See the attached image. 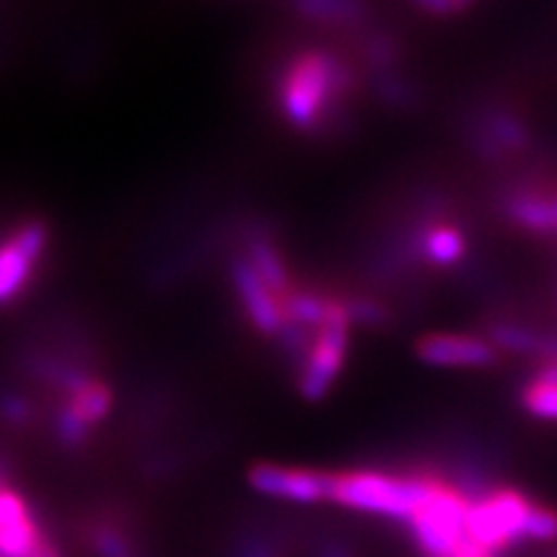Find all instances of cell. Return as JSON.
I'll list each match as a JSON object with an SVG mask.
<instances>
[{
	"mask_svg": "<svg viewBox=\"0 0 557 557\" xmlns=\"http://www.w3.org/2000/svg\"><path fill=\"white\" fill-rule=\"evenodd\" d=\"M351 88V70L325 50H305L292 58L278 81V109L297 129L323 124L325 114Z\"/></svg>",
	"mask_w": 557,
	"mask_h": 557,
	"instance_id": "cell-1",
	"label": "cell"
},
{
	"mask_svg": "<svg viewBox=\"0 0 557 557\" xmlns=\"http://www.w3.org/2000/svg\"><path fill=\"white\" fill-rule=\"evenodd\" d=\"M442 480L426 475L398 478L377 470L333 472V504L354 511L408 521L429 504Z\"/></svg>",
	"mask_w": 557,
	"mask_h": 557,
	"instance_id": "cell-2",
	"label": "cell"
},
{
	"mask_svg": "<svg viewBox=\"0 0 557 557\" xmlns=\"http://www.w3.org/2000/svg\"><path fill=\"white\" fill-rule=\"evenodd\" d=\"M348 344H351V320L344 299H333L329 320L312 333V341L299 361L297 389L305 400H320L331 393L333 382L344 372Z\"/></svg>",
	"mask_w": 557,
	"mask_h": 557,
	"instance_id": "cell-3",
	"label": "cell"
},
{
	"mask_svg": "<svg viewBox=\"0 0 557 557\" xmlns=\"http://www.w3.org/2000/svg\"><path fill=\"white\" fill-rule=\"evenodd\" d=\"M470 500L462 491L447 483L438 485V491L421 511L410 519L416 545L426 557H451L459 540L468 532Z\"/></svg>",
	"mask_w": 557,
	"mask_h": 557,
	"instance_id": "cell-4",
	"label": "cell"
},
{
	"mask_svg": "<svg viewBox=\"0 0 557 557\" xmlns=\"http://www.w3.org/2000/svg\"><path fill=\"white\" fill-rule=\"evenodd\" d=\"M534 504L517 491H493L475 500L468 513V534L493 553L521 542Z\"/></svg>",
	"mask_w": 557,
	"mask_h": 557,
	"instance_id": "cell-5",
	"label": "cell"
},
{
	"mask_svg": "<svg viewBox=\"0 0 557 557\" xmlns=\"http://www.w3.org/2000/svg\"><path fill=\"white\" fill-rule=\"evenodd\" d=\"M50 230L45 222L29 220L0 240V305L11 302L26 289L29 278L41 261Z\"/></svg>",
	"mask_w": 557,
	"mask_h": 557,
	"instance_id": "cell-6",
	"label": "cell"
},
{
	"mask_svg": "<svg viewBox=\"0 0 557 557\" xmlns=\"http://www.w3.org/2000/svg\"><path fill=\"white\" fill-rule=\"evenodd\" d=\"M248 483L263 496L292 500V504H320L331 500L333 472L259 462L248 470Z\"/></svg>",
	"mask_w": 557,
	"mask_h": 557,
	"instance_id": "cell-7",
	"label": "cell"
},
{
	"mask_svg": "<svg viewBox=\"0 0 557 557\" xmlns=\"http://www.w3.org/2000/svg\"><path fill=\"white\" fill-rule=\"evenodd\" d=\"M230 278H233L235 297H238L248 323L263 336H282L287 329L284 315V299L263 282L259 271L250 267L246 256L230 263Z\"/></svg>",
	"mask_w": 557,
	"mask_h": 557,
	"instance_id": "cell-8",
	"label": "cell"
},
{
	"mask_svg": "<svg viewBox=\"0 0 557 557\" xmlns=\"http://www.w3.org/2000/svg\"><path fill=\"white\" fill-rule=\"evenodd\" d=\"M416 354L431 367H493L498 361V348L491 341L459 333H429L418 338Z\"/></svg>",
	"mask_w": 557,
	"mask_h": 557,
	"instance_id": "cell-9",
	"label": "cell"
},
{
	"mask_svg": "<svg viewBox=\"0 0 557 557\" xmlns=\"http://www.w3.org/2000/svg\"><path fill=\"white\" fill-rule=\"evenodd\" d=\"M45 542L29 504L11 487H0V557H32Z\"/></svg>",
	"mask_w": 557,
	"mask_h": 557,
	"instance_id": "cell-10",
	"label": "cell"
},
{
	"mask_svg": "<svg viewBox=\"0 0 557 557\" xmlns=\"http://www.w3.org/2000/svg\"><path fill=\"white\" fill-rule=\"evenodd\" d=\"M557 197H545V194L519 191L506 201L508 218L517 222L519 227L532 230V233L555 235L557 233Z\"/></svg>",
	"mask_w": 557,
	"mask_h": 557,
	"instance_id": "cell-11",
	"label": "cell"
},
{
	"mask_svg": "<svg viewBox=\"0 0 557 557\" xmlns=\"http://www.w3.org/2000/svg\"><path fill=\"white\" fill-rule=\"evenodd\" d=\"M246 259L250 267L259 271L263 282H267L278 297L287 299L292 292H295V287H292L289 271L284 267L282 253H278L276 246L267 238V235L263 233L250 235L246 240Z\"/></svg>",
	"mask_w": 557,
	"mask_h": 557,
	"instance_id": "cell-12",
	"label": "cell"
},
{
	"mask_svg": "<svg viewBox=\"0 0 557 557\" xmlns=\"http://www.w3.org/2000/svg\"><path fill=\"white\" fill-rule=\"evenodd\" d=\"M465 248L468 246H465L462 233L451 225H442V222L429 225L421 235H418V250H421V256L431 263V267L438 269L455 267V263L465 256Z\"/></svg>",
	"mask_w": 557,
	"mask_h": 557,
	"instance_id": "cell-13",
	"label": "cell"
},
{
	"mask_svg": "<svg viewBox=\"0 0 557 557\" xmlns=\"http://www.w3.org/2000/svg\"><path fill=\"white\" fill-rule=\"evenodd\" d=\"M88 545L96 557H139L132 540L122 532V527L109 524V521H101V524L88 529Z\"/></svg>",
	"mask_w": 557,
	"mask_h": 557,
	"instance_id": "cell-14",
	"label": "cell"
},
{
	"mask_svg": "<svg viewBox=\"0 0 557 557\" xmlns=\"http://www.w3.org/2000/svg\"><path fill=\"white\" fill-rule=\"evenodd\" d=\"M521 403L532 416L547 418V421H557V385H547V382L532 380L521 393Z\"/></svg>",
	"mask_w": 557,
	"mask_h": 557,
	"instance_id": "cell-15",
	"label": "cell"
},
{
	"mask_svg": "<svg viewBox=\"0 0 557 557\" xmlns=\"http://www.w3.org/2000/svg\"><path fill=\"white\" fill-rule=\"evenodd\" d=\"M297 11L312 21H323V24H354L364 13L361 5L354 3H302L297 5Z\"/></svg>",
	"mask_w": 557,
	"mask_h": 557,
	"instance_id": "cell-16",
	"label": "cell"
},
{
	"mask_svg": "<svg viewBox=\"0 0 557 557\" xmlns=\"http://www.w3.org/2000/svg\"><path fill=\"white\" fill-rule=\"evenodd\" d=\"M487 139H491V145H496V148H521V145H527V129L521 127V124L513 120V116L508 114H496L487 124Z\"/></svg>",
	"mask_w": 557,
	"mask_h": 557,
	"instance_id": "cell-17",
	"label": "cell"
},
{
	"mask_svg": "<svg viewBox=\"0 0 557 557\" xmlns=\"http://www.w3.org/2000/svg\"><path fill=\"white\" fill-rule=\"evenodd\" d=\"M346 310H348V320L351 325H367V329H377V325H385L389 312L387 308H382L380 302L369 297H351L344 299Z\"/></svg>",
	"mask_w": 557,
	"mask_h": 557,
	"instance_id": "cell-18",
	"label": "cell"
},
{
	"mask_svg": "<svg viewBox=\"0 0 557 557\" xmlns=\"http://www.w3.org/2000/svg\"><path fill=\"white\" fill-rule=\"evenodd\" d=\"M521 540H532V542L557 540V511L534 504L532 513H529L524 524V534H521Z\"/></svg>",
	"mask_w": 557,
	"mask_h": 557,
	"instance_id": "cell-19",
	"label": "cell"
},
{
	"mask_svg": "<svg viewBox=\"0 0 557 557\" xmlns=\"http://www.w3.org/2000/svg\"><path fill=\"white\" fill-rule=\"evenodd\" d=\"M238 557H276L269 542L261 540H248L246 545L238 549Z\"/></svg>",
	"mask_w": 557,
	"mask_h": 557,
	"instance_id": "cell-20",
	"label": "cell"
},
{
	"mask_svg": "<svg viewBox=\"0 0 557 557\" xmlns=\"http://www.w3.org/2000/svg\"><path fill=\"white\" fill-rule=\"evenodd\" d=\"M315 557H354V555H351V549L344 545V542L329 540V542H323V545L318 547Z\"/></svg>",
	"mask_w": 557,
	"mask_h": 557,
	"instance_id": "cell-21",
	"label": "cell"
},
{
	"mask_svg": "<svg viewBox=\"0 0 557 557\" xmlns=\"http://www.w3.org/2000/svg\"><path fill=\"white\" fill-rule=\"evenodd\" d=\"M421 9L429 13H459L468 9V3H442V0H434V3H421Z\"/></svg>",
	"mask_w": 557,
	"mask_h": 557,
	"instance_id": "cell-22",
	"label": "cell"
},
{
	"mask_svg": "<svg viewBox=\"0 0 557 557\" xmlns=\"http://www.w3.org/2000/svg\"><path fill=\"white\" fill-rule=\"evenodd\" d=\"M534 380L547 382V385H557V361H545V364H540L537 372H534Z\"/></svg>",
	"mask_w": 557,
	"mask_h": 557,
	"instance_id": "cell-23",
	"label": "cell"
},
{
	"mask_svg": "<svg viewBox=\"0 0 557 557\" xmlns=\"http://www.w3.org/2000/svg\"><path fill=\"white\" fill-rule=\"evenodd\" d=\"M0 487H5V485H3V470H0Z\"/></svg>",
	"mask_w": 557,
	"mask_h": 557,
	"instance_id": "cell-24",
	"label": "cell"
}]
</instances>
